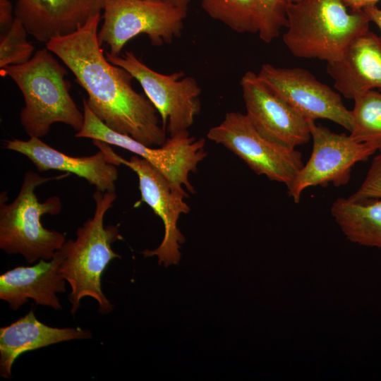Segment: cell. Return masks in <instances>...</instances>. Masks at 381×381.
<instances>
[{"mask_svg":"<svg viewBox=\"0 0 381 381\" xmlns=\"http://www.w3.org/2000/svg\"><path fill=\"white\" fill-rule=\"evenodd\" d=\"M101 13L76 31L47 42L46 47L73 73L86 91V103L111 130L150 147H160L167 131L145 95L132 87L133 76L108 61L98 41Z\"/></svg>","mask_w":381,"mask_h":381,"instance_id":"cell-1","label":"cell"},{"mask_svg":"<svg viewBox=\"0 0 381 381\" xmlns=\"http://www.w3.org/2000/svg\"><path fill=\"white\" fill-rule=\"evenodd\" d=\"M92 198L95 202L93 216L76 231L75 240H67L56 252L60 260V270L71 286L68 300L71 313L74 315L83 298L90 296L98 303V311L108 314L114 305L102 291L101 278L109 262L121 256L111 249V244L122 236L117 225L104 226L107 210L116 198L115 191L96 190Z\"/></svg>","mask_w":381,"mask_h":381,"instance_id":"cell-2","label":"cell"},{"mask_svg":"<svg viewBox=\"0 0 381 381\" xmlns=\"http://www.w3.org/2000/svg\"><path fill=\"white\" fill-rule=\"evenodd\" d=\"M0 75L10 77L22 92L25 105L20 121L30 137L45 136L56 123L80 130L83 112L70 95L65 78L68 72L47 47L37 50L25 64L0 69Z\"/></svg>","mask_w":381,"mask_h":381,"instance_id":"cell-3","label":"cell"},{"mask_svg":"<svg viewBox=\"0 0 381 381\" xmlns=\"http://www.w3.org/2000/svg\"><path fill=\"white\" fill-rule=\"evenodd\" d=\"M347 7L343 0L289 1L284 44L298 58L327 63L339 59L370 23L363 9L349 12Z\"/></svg>","mask_w":381,"mask_h":381,"instance_id":"cell-4","label":"cell"},{"mask_svg":"<svg viewBox=\"0 0 381 381\" xmlns=\"http://www.w3.org/2000/svg\"><path fill=\"white\" fill-rule=\"evenodd\" d=\"M56 177H43L34 171L25 174L16 198L6 204L0 200V248L9 255L20 254L28 263L41 259L49 260L63 246V233L44 228L41 217L60 213L62 204L58 196H52L41 202L35 193L37 187Z\"/></svg>","mask_w":381,"mask_h":381,"instance_id":"cell-5","label":"cell"},{"mask_svg":"<svg viewBox=\"0 0 381 381\" xmlns=\"http://www.w3.org/2000/svg\"><path fill=\"white\" fill-rule=\"evenodd\" d=\"M83 104V123L75 133L76 138L99 140L127 150L150 163L173 188L185 190V186L190 193H195L188 176L207 156L203 138L196 139L186 131L170 136L159 147H150L111 130L90 110L85 99Z\"/></svg>","mask_w":381,"mask_h":381,"instance_id":"cell-6","label":"cell"},{"mask_svg":"<svg viewBox=\"0 0 381 381\" xmlns=\"http://www.w3.org/2000/svg\"><path fill=\"white\" fill-rule=\"evenodd\" d=\"M187 11L161 2L107 0L98 41L109 47L112 56H120L128 42L140 34L154 46L169 44L181 35Z\"/></svg>","mask_w":381,"mask_h":381,"instance_id":"cell-7","label":"cell"},{"mask_svg":"<svg viewBox=\"0 0 381 381\" xmlns=\"http://www.w3.org/2000/svg\"><path fill=\"white\" fill-rule=\"evenodd\" d=\"M207 136L237 155L257 174L284 183L287 188L303 166L299 151L265 137L246 114L227 113L219 125L209 130Z\"/></svg>","mask_w":381,"mask_h":381,"instance_id":"cell-8","label":"cell"},{"mask_svg":"<svg viewBox=\"0 0 381 381\" xmlns=\"http://www.w3.org/2000/svg\"><path fill=\"white\" fill-rule=\"evenodd\" d=\"M105 56L109 62L125 69L140 83L170 136L188 131L200 110L201 89L193 77L182 71L158 73L132 52L126 51L124 55L117 56L106 52Z\"/></svg>","mask_w":381,"mask_h":381,"instance_id":"cell-9","label":"cell"},{"mask_svg":"<svg viewBox=\"0 0 381 381\" xmlns=\"http://www.w3.org/2000/svg\"><path fill=\"white\" fill-rule=\"evenodd\" d=\"M109 145L102 141L97 143V146L105 150L116 165L124 164L137 174L141 200L160 217L164 226V238L159 247L141 253L145 257L157 256L159 264L164 262L166 267L177 264L181 257L180 244L185 241L177 222L181 214L190 211L184 201L189 195L186 190L173 188L164 175L145 159L134 155L127 160L116 154Z\"/></svg>","mask_w":381,"mask_h":381,"instance_id":"cell-10","label":"cell"},{"mask_svg":"<svg viewBox=\"0 0 381 381\" xmlns=\"http://www.w3.org/2000/svg\"><path fill=\"white\" fill-rule=\"evenodd\" d=\"M313 140L310 157L288 188L294 202H300L301 195L309 187L344 186L351 179L353 166L367 160L377 150L374 146L358 143L345 133H337L327 127L310 121Z\"/></svg>","mask_w":381,"mask_h":381,"instance_id":"cell-11","label":"cell"},{"mask_svg":"<svg viewBox=\"0 0 381 381\" xmlns=\"http://www.w3.org/2000/svg\"><path fill=\"white\" fill-rule=\"evenodd\" d=\"M258 75L307 120L327 119L351 131V110L340 95L308 70L265 64Z\"/></svg>","mask_w":381,"mask_h":381,"instance_id":"cell-12","label":"cell"},{"mask_svg":"<svg viewBox=\"0 0 381 381\" xmlns=\"http://www.w3.org/2000/svg\"><path fill=\"white\" fill-rule=\"evenodd\" d=\"M240 85L246 114L262 135L290 148L309 141L310 121L277 95L258 74L247 71Z\"/></svg>","mask_w":381,"mask_h":381,"instance_id":"cell-13","label":"cell"},{"mask_svg":"<svg viewBox=\"0 0 381 381\" xmlns=\"http://www.w3.org/2000/svg\"><path fill=\"white\" fill-rule=\"evenodd\" d=\"M4 145L7 150L25 155L39 171H63L85 179L99 191L116 190L118 165L101 148L91 156L73 157L52 147L35 137H30L27 140H6Z\"/></svg>","mask_w":381,"mask_h":381,"instance_id":"cell-14","label":"cell"},{"mask_svg":"<svg viewBox=\"0 0 381 381\" xmlns=\"http://www.w3.org/2000/svg\"><path fill=\"white\" fill-rule=\"evenodd\" d=\"M107 0H16L15 17L29 35L47 43L69 35L101 13Z\"/></svg>","mask_w":381,"mask_h":381,"instance_id":"cell-15","label":"cell"},{"mask_svg":"<svg viewBox=\"0 0 381 381\" xmlns=\"http://www.w3.org/2000/svg\"><path fill=\"white\" fill-rule=\"evenodd\" d=\"M66 279L60 270V260L41 259L32 266H18L0 275V299L16 311L32 299L37 305L62 308L56 294L66 291Z\"/></svg>","mask_w":381,"mask_h":381,"instance_id":"cell-16","label":"cell"},{"mask_svg":"<svg viewBox=\"0 0 381 381\" xmlns=\"http://www.w3.org/2000/svg\"><path fill=\"white\" fill-rule=\"evenodd\" d=\"M335 89L347 99L381 89V36L369 29L348 44L341 56L327 63Z\"/></svg>","mask_w":381,"mask_h":381,"instance_id":"cell-17","label":"cell"},{"mask_svg":"<svg viewBox=\"0 0 381 381\" xmlns=\"http://www.w3.org/2000/svg\"><path fill=\"white\" fill-rule=\"evenodd\" d=\"M92 337L89 329L53 327L38 320L32 309L8 326L0 328V375L11 377V369L22 353L57 343Z\"/></svg>","mask_w":381,"mask_h":381,"instance_id":"cell-18","label":"cell"},{"mask_svg":"<svg viewBox=\"0 0 381 381\" xmlns=\"http://www.w3.org/2000/svg\"><path fill=\"white\" fill-rule=\"evenodd\" d=\"M331 213L349 240L381 248V199L339 198L333 202Z\"/></svg>","mask_w":381,"mask_h":381,"instance_id":"cell-19","label":"cell"},{"mask_svg":"<svg viewBox=\"0 0 381 381\" xmlns=\"http://www.w3.org/2000/svg\"><path fill=\"white\" fill-rule=\"evenodd\" d=\"M204 11L234 32L258 33L262 20L258 0H200Z\"/></svg>","mask_w":381,"mask_h":381,"instance_id":"cell-20","label":"cell"},{"mask_svg":"<svg viewBox=\"0 0 381 381\" xmlns=\"http://www.w3.org/2000/svg\"><path fill=\"white\" fill-rule=\"evenodd\" d=\"M351 138L358 143L381 148V92L371 90L353 99Z\"/></svg>","mask_w":381,"mask_h":381,"instance_id":"cell-21","label":"cell"},{"mask_svg":"<svg viewBox=\"0 0 381 381\" xmlns=\"http://www.w3.org/2000/svg\"><path fill=\"white\" fill-rule=\"evenodd\" d=\"M28 34L23 22L14 17L9 29L1 35L0 69L25 64L32 57L34 46L28 41Z\"/></svg>","mask_w":381,"mask_h":381,"instance_id":"cell-22","label":"cell"},{"mask_svg":"<svg viewBox=\"0 0 381 381\" xmlns=\"http://www.w3.org/2000/svg\"><path fill=\"white\" fill-rule=\"evenodd\" d=\"M262 8V20L258 30L260 38L270 43L286 26L288 0H258Z\"/></svg>","mask_w":381,"mask_h":381,"instance_id":"cell-23","label":"cell"},{"mask_svg":"<svg viewBox=\"0 0 381 381\" xmlns=\"http://www.w3.org/2000/svg\"><path fill=\"white\" fill-rule=\"evenodd\" d=\"M349 198L352 200L381 199V151L373 158L359 188Z\"/></svg>","mask_w":381,"mask_h":381,"instance_id":"cell-24","label":"cell"},{"mask_svg":"<svg viewBox=\"0 0 381 381\" xmlns=\"http://www.w3.org/2000/svg\"><path fill=\"white\" fill-rule=\"evenodd\" d=\"M363 9L368 16L370 22L375 24L381 32V8L375 4L368 6Z\"/></svg>","mask_w":381,"mask_h":381,"instance_id":"cell-25","label":"cell"},{"mask_svg":"<svg viewBox=\"0 0 381 381\" xmlns=\"http://www.w3.org/2000/svg\"><path fill=\"white\" fill-rule=\"evenodd\" d=\"M294 1V0H288ZM352 10H361L370 5H375L380 0H343Z\"/></svg>","mask_w":381,"mask_h":381,"instance_id":"cell-26","label":"cell"},{"mask_svg":"<svg viewBox=\"0 0 381 381\" xmlns=\"http://www.w3.org/2000/svg\"><path fill=\"white\" fill-rule=\"evenodd\" d=\"M148 1L170 4L185 11H187L188 4L190 2V0H148Z\"/></svg>","mask_w":381,"mask_h":381,"instance_id":"cell-27","label":"cell"},{"mask_svg":"<svg viewBox=\"0 0 381 381\" xmlns=\"http://www.w3.org/2000/svg\"><path fill=\"white\" fill-rule=\"evenodd\" d=\"M378 151H381V148Z\"/></svg>","mask_w":381,"mask_h":381,"instance_id":"cell-28","label":"cell"}]
</instances>
